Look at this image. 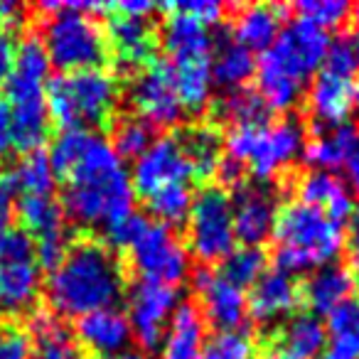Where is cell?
I'll return each mask as SVG.
<instances>
[{"instance_id": "60d3db41", "label": "cell", "mask_w": 359, "mask_h": 359, "mask_svg": "<svg viewBox=\"0 0 359 359\" xmlns=\"http://www.w3.org/2000/svg\"><path fill=\"white\" fill-rule=\"evenodd\" d=\"M295 11L300 13V18H305L308 22H313V25L323 27L327 32V27L342 25L352 8L344 0H303V3L295 6Z\"/></svg>"}, {"instance_id": "816d5d0a", "label": "cell", "mask_w": 359, "mask_h": 359, "mask_svg": "<svg viewBox=\"0 0 359 359\" xmlns=\"http://www.w3.org/2000/svg\"><path fill=\"white\" fill-rule=\"evenodd\" d=\"M22 22V6L18 3H0V30L8 32Z\"/></svg>"}, {"instance_id": "11a10c76", "label": "cell", "mask_w": 359, "mask_h": 359, "mask_svg": "<svg viewBox=\"0 0 359 359\" xmlns=\"http://www.w3.org/2000/svg\"><path fill=\"white\" fill-rule=\"evenodd\" d=\"M264 359H293V357H288V354H283V352H278V349H276V352H269V354H266Z\"/></svg>"}, {"instance_id": "8d00e7d4", "label": "cell", "mask_w": 359, "mask_h": 359, "mask_svg": "<svg viewBox=\"0 0 359 359\" xmlns=\"http://www.w3.org/2000/svg\"><path fill=\"white\" fill-rule=\"evenodd\" d=\"M13 177L22 195H52V187H55V170L42 150L27 153L13 170Z\"/></svg>"}, {"instance_id": "d590c367", "label": "cell", "mask_w": 359, "mask_h": 359, "mask_svg": "<svg viewBox=\"0 0 359 359\" xmlns=\"http://www.w3.org/2000/svg\"><path fill=\"white\" fill-rule=\"evenodd\" d=\"M192 190L190 185H168L160 190L150 192L145 197L148 212L165 226H175L180 222H185L192 207Z\"/></svg>"}, {"instance_id": "836d02e7", "label": "cell", "mask_w": 359, "mask_h": 359, "mask_svg": "<svg viewBox=\"0 0 359 359\" xmlns=\"http://www.w3.org/2000/svg\"><path fill=\"white\" fill-rule=\"evenodd\" d=\"M215 114L219 121H226L231 128L236 126H256V123H266V109L264 99L259 96V91L251 89H234V91H224L219 101L215 104Z\"/></svg>"}, {"instance_id": "4316f807", "label": "cell", "mask_w": 359, "mask_h": 359, "mask_svg": "<svg viewBox=\"0 0 359 359\" xmlns=\"http://www.w3.org/2000/svg\"><path fill=\"white\" fill-rule=\"evenodd\" d=\"M357 128L352 123H337V126H313L310 138H305L303 145V160L310 165V170H327L344 165V158L352 150L357 140Z\"/></svg>"}, {"instance_id": "1f68e13d", "label": "cell", "mask_w": 359, "mask_h": 359, "mask_svg": "<svg viewBox=\"0 0 359 359\" xmlns=\"http://www.w3.org/2000/svg\"><path fill=\"white\" fill-rule=\"evenodd\" d=\"M172 72L182 109L192 111V114L205 111L212 99V86H215V81H212V57L177 62V65H172Z\"/></svg>"}, {"instance_id": "d6986e66", "label": "cell", "mask_w": 359, "mask_h": 359, "mask_svg": "<svg viewBox=\"0 0 359 359\" xmlns=\"http://www.w3.org/2000/svg\"><path fill=\"white\" fill-rule=\"evenodd\" d=\"M106 13H114L111 6ZM114 57L121 67L133 69V67H145L153 60L155 50V27L148 18H130L114 13L109 20V40Z\"/></svg>"}, {"instance_id": "c3c4849f", "label": "cell", "mask_w": 359, "mask_h": 359, "mask_svg": "<svg viewBox=\"0 0 359 359\" xmlns=\"http://www.w3.org/2000/svg\"><path fill=\"white\" fill-rule=\"evenodd\" d=\"M13 57H15V47H13V40L8 32L0 30V84L8 79L13 67Z\"/></svg>"}, {"instance_id": "7a4b0ae2", "label": "cell", "mask_w": 359, "mask_h": 359, "mask_svg": "<svg viewBox=\"0 0 359 359\" xmlns=\"http://www.w3.org/2000/svg\"><path fill=\"white\" fill-rule=\"evenodd\" d=\"M126 288L123 269L106 244L76 241L50 271L47 300L62 318H84L96 310L116 308Z\"/></svg>"}, {"instance_id": "ac0fdd59", "label": "cell", "mask_w": 359, "mask_h": 359, "mask_svg": "<svg viewBox=\"0 0 359 359\" xmlns=\"http://www.w3.org/2000/svg\"><path fill=\"white\" fill-rule=\"evenodd\" d=\"M249 315L261 325H273L283 318H290L300 303V290L293 276L283 271H266L254 285L251 295H246Z\"/></svg>"}, {"instance_id": "44dd1931", "label": "cell", "mask_w": 359, "mask_h": 359, "mask_svg": "<svg viewBox=\"0 0 359 359\" xmlns=\"http://www.w3.org/2000/svg\"><path fill=\"white\" fill-rule=\"evenodd\" d=\"M76 337L91 354L109 359L126 352L133 334L126 313H121L118 308H106L76 320Z\"/></svg>"}, {"instance_id": "9a60e30c", "label": "cell", "mask_w": 359, "mask_h": 359, "mask_svg": "<svg viewBox=\"0 0 359 359\" xmlns=\"http://www.w3.org/2000/svg\"><path fill=\"white\" fill-rule=\"evenodd\" d=\"M192 177H195V170L177 133L155 138L148 150L135 158L133 172H130L133 190L143 197L168 185H187V180Z\"/></svg>"}, {"instance_id": "277c9868", "label": "cell", "mask_w": 359, "mask_h": 359, "mask_svg": "<svg viewBox=\"0 0 359 359\" xmlns=\"http://www.w3.org/2000/svg\"><path fill=\"white\" fill-rule=\"evenodd\" d=\"M50 60L37 37H27L15 50L11 74L6 79L8 106L13 118V148L40 150L50 135V111H47V81Z\"/></svg>"}, {"instance_id": "ee69618b", "label": "cell", "mask_w": 359, "mask_h": 359, "mask_svg": "<svg viewBox=\"0 0 359 359\" xmlns=\"http://www.w3.org/2000/svg\"><path fill=\"white\" fill-rule=\"evenodd\" d=\"M165 8L192 15L195 20L205 22L207 27L217 25L222 20V15H224V6L217 3V0H182V3H175V6H165Z\"/></svg>"}, {"instance_id": "74e56055", "label": "cell", "mask_w": 359, "mask_h": 359, "mask_svg": "<svg viewBox=\"0 0 359 359\" xmlns=\"http://www.w3.org/2000/svg\"><path fill=\"white\" fill-rule=\"evenodd\" d=\"M153 126L145 123L138 116H121L114 126V150L121 155V160L140 158L148 150V145L153 143Z\"/></svg>"}, {"instance_id": "3957f363", "label": "cell", "mask_w": 359, "mask_h": 359, "mask_svg": "<svg viewBox=\"0 0 359 359\" xmlns=\"http://www.w3.org/2000/svg\"><path fill=\"white\" fill-rule=\"evenodd\" d=\"M330 47V35L305 18H295L283 27L276 42L264 50L256 76L259 96L266 109L285 111L300 99L305 81L315 74Z\"/></svg>"}, {"instance_id": "6da1fadb", "label": "cell", "mask_w": 359, "mask_h": 359, "mask_svg": "<svg viewBox=\"0 0 359 359\" xmlns=\"http://www.w3.org/2000/svg\"><path fill=\"white\" fill-rule=\"evenodd\" d=\"M62 210L81 226L109 229L133 212L135 190L126 163L114 145L101 135H91L84 153L65 175Z\"/></svg>"}, {"instance_id": "ba28073f", "label": "cell", "mask_w": 359, "mask_h": 359, "mask_svg": "<svg viewBox=\"0 0 359 359\" xmlns=\"http://www.w3.org/2000/svg\"><path fill=\"white\" fill-rule=\"evenodd\" d=\"M118 104V81L106 69H81L47 81V111L62 128L104 126Z\"/></svg>"}, {"instance_id": "8fae6325", "label": "cell", "mask_w": 359, "mask_h": 359, "mask_svg": "<svg viewBox=\"0 0 359 359\" xmlns=\"http://www.w3.org/2000/svg\"><path fill=\"white\" fill-rule=\"evenodd\" d=\"M130 264L145 280L177 288L190 276V254L172 226L148 222L143 234L130 246Z\"/></svg>"}, {"instance_id": "f5cc1de1", "label": "cell", "mask_w": 359, "mask_h": 359, "mask_svg": "<svg viewBox=\"0 0 359 359\" xmlns=\"http://www.w3.org/2000/svg\"><path fill=\"white\" fill-rule=\"evenodd\" d=\"M109 359H148V354L138 352V349H126V352L114 354V357H109Z\"/></svg>"}, {"instance_id": "52a82bcc", "label": "cell", "mask_w": 359, "mask_h": 359, "mask_svg": "<svg viewBox=\"0 0 359 359\" xmlns=\"http://www.w3.org/2000/svg\"><path fill=\"white\" fill-rule=\"evenodd\" d=\"M305 145V126L295 116L266 121L256 126L229 128L224 138L226 158L249 170L259 182L273 177L290 165Z\"/></svg>"}, {"instance_id": "5b68a950", "label": "cell", "mask_w": 359, "mask_h": 359, "mask_svg": "<svg viewBox=\"0 0 359 359\" xmlns=\"http://www.w3.org/2000/svg\"><path fill=\"white\" fill-rule=\"evenodd\" d=\"M271 236L276 239V266L288 276L332 264L344 244L342 224L303 202L280 207Z\"/></svg>"}, {"instance_id": "f907efd6", "label": "cell", "mask_w": 359, "mask_h": 359, "mask_svg": "<svg viewBox=\"0 0 359 359\" xmlns=\"http://www.w3.org/2000/svg\"><path fill=\"white\" fill-rule=\"evenodd\" d=\"M111 11L130 18H148L153 13V3H148V0H123L118 6H111Z\"/></svg>"}, {"instance_id": "e0dca14e", "label": "cell", "mask_w": 359, "mask_h": 359, "mask_svg": "<svg viewBox=\"0 0 359 359\" xmlns=\"http://www.w3.org/2000/svg\"><path fill=\"white\" fill-rule=\"evenodd\" d=\"M234 212V236L244 241V246H259L273 234L278 202L273 187L264 182H244L231 195Z\"/></svg>"}, {"instance_id": "484cf974", "label": "cell", "mask_w": 359, "mask_h": 359, "mask_svg": "<svg viewBox=\"0 0 359 359\" xmlns=\"http://www.w3.org/2000/svg\"><path fill=\"white\" fill-rule=\"evenodd\" d=\"M352 109V79L320 72L308 89V111L315 126H337Z\"/></svg>"}, {"instance_id": "bcb514c9", "label": "cell", "mask_w": 359, "mask_h": 359, "mask_svg": "<svg viewBox=\"0 0 359 359\" xmlns=\"http://www.w3.org/2000/svg\"><path fill=\"white\" fill-rule=\"evenodd\" d=\"M344 251H347L349 266L359 271V210L352 212L347 224V234H344Z\"/></svg>"}, {"instance_id": "2e32d148", "label": "cell", "mask_w": 359, "mask_h": 359, "mask_svg": "<svg viewBox=\"0 0 359 359\" xmlns=\"http://www.w3.org/2000/svg\"><path fill=\"white\" fill-rule=\"evenodd\" d=\"M195 290L200 295V313L205 323L215 325L217 332H234L241 330L249 318L246 293L229 280L222 278L217 271L200 269L195 273Z\"/></svg>"}, {"instance_id": "9f6ffc18", "label": "cell", "mask_w": 359, "mask_h": 359, "mask_svg": "<svg viewBox=\"0 0 359 359\" xmlns=\"http://www.w3.org/2000/svg\"><path fill=\"white\" fill-rule=\"evenodd\" d=\"M352 22H354V30H357V37H359V6L352 8Z\"/></svg>"}, {"instance_id": "603a6c76", "label": "cell", "mask_w": 359, "mask_h": 359, "mask_svg": "<svg viewBox=\"0 0 359 359\" xmlns=\"http://www.w3.org/2000/svg\"><path fill=\"white\" fill-rule=\"evenodd\" d=\"M207 342L205 318L195 303H180L160 342L158 359H200Z\"/></svg>"}, {"instance_id": "7402d4cb", "label": "cell", "mask_w": 359, "mask_h": 359, "mask_svg": "<svg viewBox=\"0 0 359 359\" xmlns=\"http://www.w3.org/2000/svg\"><path fill=\"white\" fill-rule=\"evenodd\" d=\"M160 37H163L165 52L172 60L170 65L212 57V50H215V37L210 35V27L177 11H170V15L165 18Z\"/></svg>"}, {"instance_id": "f6af8a7d", "label": "cell", "mask_w": 359, "mask_h": 359, "mask_svg": "<svg viewBox=\"0 0 359 359\" xmlns=\"http://www.w3.org/2000/svg\"><path fill=\"white\" fill-rule=\"evenodd\" d=\"M18 185L13 177V170H0V229L8 226L18 210Z\"/></svg>"}, {"instance_id": "7c38bea8", "label": "cell", "mask_w": 359, "mask_h": 359, "mask_svg": "<svg viewBox=\"0 0 359 359\" xmlns=\"http://www.w3.org/2000/svg\"><path fill=\"white\" fill-rule=\"evenodd\" d=\"M128 101L135 116L145 123L175 126L182 118V101L175 86V72L168 60H150L138 74L130 79Z\"/></svg>"}, {"instance_id": "4fadbf2b", "label": "cell", "mask_w": 359, "mask_h": 359, "mask_svg": "<svg viewBox=\"0 0 359 359\" xmlns=\"http://www.w3.org/2000/svg\"><path fill=\"white\" fill-rule=\"evenodd\" d=\"M177 288L138 278L128 290V325L133 339L145 352H155L165 337L170 318L177 310Z\"/></svg>"}, {"instance_id": "ab89813d", "label": "cell", "mask_w": 359, "mask_h": 359, "mask_svg": "<svg viewBox=\"0 0 359 359\" xmlns=\"http://www.w3.org/2000/svg\"><path fill=\"white\" fill-rule=\"evenodd\" d=\"M359 69V47L352 37H337L330 40V47L325 52L323 72H330L342 79H352L354 72Z\"/></svg>"}, {"instance_id": "cb8c5ba5", "label": "cell", "mask_w": 359, "mask_h": 359, "mask_svg": "<svg viewBox=\"0 0 359 359\" xmlns=\"http://www.w3.org/2000/svg\"><path fill=\"white\" fill-rule=\"evenodd\" d=\"M357 288V276L352 269L339 264H327L315 269L303 283L300 298L310 305V313H330L344 300H349Z\"/></svg>"}, {"instance_id": "db71d44e", "label": "cell", "mask_w": 359, "mask_h": 359, "mask_svg": "<svg viewBox=\"0 0 359 359\" xmlns=\"http://www.w3.org/2000/svg\"><path fill=\"white\" fill-rule=\"evenodd\" d=\"M352 109L359 111V81L357 84H352Z\"/></svg>"}, {"instance_id": "83f0119b", "label": "cell", "mask_w": 359, "mask_h": 359, "mask_svg": "<svg viewBox=\"0 0 359 359\" xmlns=\"http://www.w3.org/2000/svg\"><path fill=\"white\" fill-rule=\"evenodd\" d=\"M318 359H359V295L327 313L325 349Z\"/></svg>"}, {"instance_id": "6f0895ef", "label": "cell", "mask_w": 359, "mask_h": 359, "mask_svg": "<svg viewBox=\"0 0 359 359\" xmlns=\"http://www.w3.org/2000/svg\"><path fill=\"white\" fill-rule=\"evenodd\" d=\"M357 47H359V45H357Z\"/></svg>"}, {"instance_id": "d6a6232c", "label": "cell", "mask_w": 359, "mask_h": 359, "mask_svg": "<svg viewBox=\"0 0 359 359\" xmlns=\"http://www.w3.org/2000/svg\"><path fill=\"white\" fill-rule=\"evenodd\" d=\"M180 143L185 148L187 158L192 163L195 170V177H212L217 172L222 163V135L215 126L207 123H197V126H187L177 133Z\"/></svg>"}, {"instance_id": "f1b7e54d", "label": "cell", "mask_w": 359, "mask_h": 359, "mask_svg": "<svg viewBox=\"0 0 359 359\" xmlns=\"http://www.w3.org/2000/svg\"><path fill=\"white\" fill-rule=\"evenodd\" d=\"M256 60L254 52L241 47L234 37H219L212 50V81L224 91L244 89L254 76Z\"/></svg>"}, {"instance_id": "e575fe53", "label": "cell", "mask_w": 359, "mask_h": 359, "mask_svg": "<svg viewBox=\"0 0 359 359\" xmlns=\"http://www.w3.org/2000/svg\"><path fill=\"white\" fill-rule=\"evenodd\" d=\"M217 273L224 280H229L236 288H251L261 276L266 273V254L259 246H241V249H231L229 254L222 259V266Z\"/></svg>"}, {"instance_id": "5bb4252c", "label": "cell", "mask_w": 359, "mask_h": 359, "mask_svg": "<svg viewBox=\"0 0 359 359\" xmlns=\"http://www.w3.org/2000/svg\"><path fill=\"white\" fill-rule=\"evenodd\" d=\"M18 215L25 226L22 231L35 244L37 264L52 271L69 249L62 205L52 195H22Z\"/></svg>"}, {"instance_id": "8992f818", "label": "cell", "mask_w": 359, "mask_h": 359, "mask_svg": "<svg viewBox=\"0 0 359 359\" xmlns=\"http://www.w3.org/2000/svg\"><path fill=\"white\" fill-rule=\"evenodd\" d=\"M50 15L42 22V47L50 65L65 74L101 69L109 57V42L91 13L106 11V3H42Z\"/></svg>"}, {"instance_id": "b9f144b4", "label": "cell", "mask_w": 359, "mask_h": 359, "mask_svg": "<svg viewBox=\"0 0 359 359\" xmlns=\"http://www.w3.org/2000/svg\"><path fill=\"white\" fill-rule=\"evenodd\" d=\"M0 359H32V339L15 325L0 327Z\"/></svg>"}, {"instance_id": "f546056e", "label": "cell", "mask_w": 359, "mask_h": 359, "mask_svg": "<svg viewBox=\"0 0 359 359\" xmlns=\"http://www.w3.org/2000/svg\"><path fill=\"white\" fill-rule=\"evenodd\" d=\"M278 352L293 359H315L325 349V325L315 313L290 315L278 330Z\"/></svg>"}, {"instance_id": "4dcf8cb0", "label": "cell", "mask_w": 359, "mask_h": 359, "mask_svg": "<svg viewBox=\"0 0 359 359\" xmlns=\"http://www.w3.org/2000/svg\"><path fill=\"white\" fill-rule=\"evenodd\" d=\"M32 359H86L72 332L50 313L32 318Z\"/></svg>"}, {"instance_id": "d4e9b609", "label": "cell", "mask_w": 359, "mask_h": 359, "mask_svg": "<svg viewBox=\"0 0 359 359\" xmlns=\"http://www.w3.org/2000/svg\"><path fill=\"white\" fill-rule=\"evenodd\" d=\"M285 13H288V8L269 6V3L239 8L234 15V25H231V37L249 52L269 50L278 37V32L283 30Z\"/></svg>"}, {"instance_id": "30bf717a", "label": "cell", "mask_w": 359, "mask_h": 359, "mask_svg": "<svg viewBox=\"0 0 359 359\" xmlns=\"http://www.w3.org/2000/svg\"><path fill=\"white\" fill-rule=\"evenodd\" d=\"M234 212L231 197L219 185H210L192 197L187 215V244L205 264L222 261L234 249Z\"/></svg>"}, {"instance_id": "9c48e42d", "label": "cell", "mask_w": 359, "mask_h": 359, "mask_svg": "<svg viewBox=\"0 0 359 359\" xmlns=\"http://www.w3.org/2000/svg\"><path fill=\"white\" fill-rule=\"evenodd\" d=\"M35 244L18 226L0 229V313L18 315L35 305L40 293Z\"/></svg>"}, {"instance_id": "ffe728a7", "label": "cell", "mask_w": 359, "mask_h": 359, "mask_svg": "<svg viewBox=\"0 0 359 359\" xmlns=\"http://www.w3.org/2000/svg\"><path fill=\"white\" fill-rule=\"evenodd\" d=\"M295 195H298V202L323 212L327 219L337 224L349 219L354 212L347 185L327 170H308L305 175H300L295 182Z\"/></svg>"}, {"instance_id": "681fc988", "label": "cell", "mask_w": 359, "mask_h": 359, "mask_svg": "<svg viewBox=\"0 0 359 359\" xmlns=\"http://www.w3.org/2000/svg\"><path fill=\"white\" fill-rule=\"evenodd\" d=\"M344 170H347L349 187H352V192L359 197V135H357V140H354L352 150L347 153V158H344Z\"/></svg>"}, {"instance_id": "7dc6e473", "label": "cell", "mask_w": 359, "mask_h": 359, "mask_svg": "<svg viewBox=\"0 0 359 359\" xmlns=\"http://www.w3.org/2000/svg\"><path fill=\"white\" fill-rule=\"evenodd\" d=\"M13 150V118L11 106L6 99H0V158H6Z\"/></svg>"}, {"instance_id": "f35d334b", "label": "cell", "mask_w": 359, "mask_h": 359, "mask_svg": "<svg viewBox=\"0 0 359 359\" xmlns=\"http://www.w3.org/2000/svg\"><path fill=\"white\" fill-rule=\"evenodd\" d=\"M200 359H256V344L249 332H217L207 337Z\"/></svg>"}, {"instance_id": "7bdbcfd3", "label": "cell", "mask_w": 359, "mask_h": 359, "mask_svg": "<svg viewBox=\"0 0 359 359\" xmlns=\"http://www.w3.org/2000/svg\"><path fill=\"white\" fill-rule=\"evenodd\" d=\"M145 226H148V222L140 215H135V212H130L128 217H123V219H118L116 224H111L109 229H106V239L116 246L130 249V246L135 244V239L143 234Z\"/></svg>"}]
</instances>
